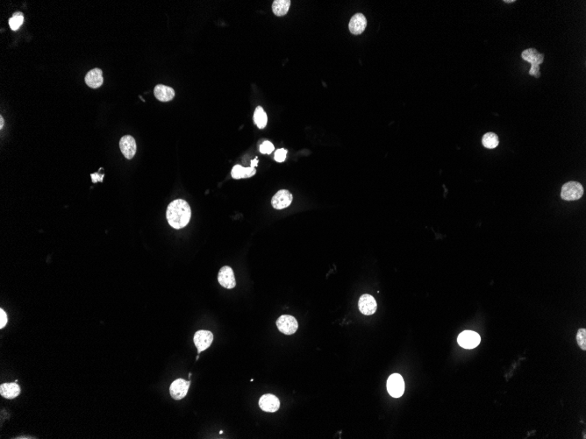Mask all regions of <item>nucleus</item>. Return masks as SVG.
I'll return each instance as SVG.
<instances>
[{
	"label": "nucleus",
	"instance_id": "obj_10",
	"mask_svg": "<svg viewBox=\"0 0 586 439\" xmlns=\"http://www.w3.org/2000/svg\"><path fill=\"white\" fill-rule=\"evenodd\" d=\"M293 199L292 193L287 189H281L278 192L276 193L275 196L272 197L271 204L277 210H282L291 205Z\"/></svg>",
	"mask_w": 586,
	"mask_h": 439
},
{
	"label": "nucleus",
	"instance_id": "obj_28",
	"mask_svg": "<svg viewBox=\"0 0 586 439\" xmlns=\"http://www.w3.org/2000/svg\"><path fill=\"white\" fill-rule=\"evenodd\" d=\"M250 164H251V168H255L256 166H257V165H258V160H257V158H256V159H255L254 160H251V163H250Z\"/></svg>",
	"mask_w": 586,
	"mask_h": 439
},
{
	"label": "nucleus",
	"instance_id": "obj_3",
	"mask_svg": "<svg viewBox=\"0 0 586 439\" xmlns=\"http://www.w3.org/2000/svg\"><path fill=\"white\" fill-rule=\"evenodd\" d=\"M584 195V188L581 183L569 182L563 185L561 191V197L565 201H576Z\"/></svg>",
	"mask_w": 586,
	"mask_h": 439
},
{
	"label": "nucleus",
	"instance_id": "obj_30",
	"mask_svg": "<svg viewBox=\"0 0 586 439\" xmlns=\"http://www.w3.org/2000/svg\"><path fill=\"white\" fill-rule=\"evenodd\" d=\"M513 2H515V1L514 0H513V1H505V3H513Z\"/></svg>",
	"mask_w": 586,
	"mask_h": 439
},
{
	"label": "nucleus",
	"instance_id": "obj_27",
	"mask_svg": "<svg viewBox=\"0 0 586 439\" xmlns=\"http://www.w3.org/2000/svg\"><path fill=\"white\" fill-rule=\"evenodd\" d=\"M92 182H93V183H96V182H102L104 175H101V176H99V175H98V174H92Z\"/></svg>",
	"mask_w": 586,
	"mask_h": 439
},
{
	"label": "nucleus",
	"instance_id": "obj_18",
	"mask_svg": "<svg viewBox=\"0 0 586 439\" xmlns=\"http://www.w3.org/2000/svg\"><path fill=\"white\" fill-rule=\"evenodd\" d=\"M256 173H257V170L255 168H251V167L244 168L241 165H235L232 170L231 174L234 179H242L252 177L253 175L256 174Z\"/></svg>",
	"mask_w": 586,
	"mask_h": 439
},
{
	"label": "nucleus",
	"instance_id": "obj_4",
	"mask_svg": "<svg viewBox=\"0 0 586 439\" xmlns=\"http://www.w3.org/2000/svg\"><path fill=\"white\" fill-rule=\"evenodd\" d=\"M388 393L394 397L399 398L403 395L405 392V381L403 377L399 374L391 375L387 380Z\"/></svg>",
	"mask_w": 586,
	"mask_h": 439
},
{
	"label": "nucleus",
	"instance_id": "obj_8",
	"mask_svg": "<svg viewBox=\"0 0 586 439\" xmlns=\"http://www.w3.org/2000/svg\"><path fill=\"white\" fill-rule=\"evenodd\" d=\"M191 381H186L183 379L174 380L170 385V392L171 397L174 400H182L187 394Z\"/></svg>",
	"mask_w": 586,
	"mask_h": 439
},
{
	"label": "nucleus",
	"instance_id": "obj_5",
	"mask_svg": "<svg viewBox=\"0 0 586 439\" xmlns=\"http://www.w3.org/2000/svg\"><path fill=\"white\" fill-rule=\"evenodd\" d=\"M480 342V336L472 330H464L457 338L458 345L465 349L476 348Z\"/></svg>",
	"mask_w": 586,
	"mask_h": 439
},
{
	"label": "nucleus",
	"instance_id": "obj_11",
	"mask_svg": "<svg viewBox=\"0 0 586 439\" xmlns=\"http://www.w3.org/2000/svg\"><path fill=\"white\" fill-rule=\"evenodd\" d=\"M119 147L123 156L129 160L133 159V156L136 154V142L130 135H126L120 139Z\"/></svg>",
	"mask_w": 586,
	"mask_h": 439
},
{
	"label": "nucleus",
	"instance_id": "obj_29",
	"mask_svg": "<svg viewBox=\"0 0 586 439\" xmlns=\"http://www.w3.org/2000/svg\"><path fill=\"white\" fill-rule=\"evenodd\" d=\"M4 123H5V121H4L3 117H2V116H0V128H3V126H4Z\"/></svg>",
	"mask_w": 586,
	"mask_h": 439
},
{
	"label": "nucleus",
	"instance_id": "obj_9",
	"mask_svg": "<svg viewBox=\"0 0 586 439\" xmlns=\"http://www.w3.org/2000/svg\"><path fill=\"white\" fill-rule=\"evenodd\" d=\"M218 281L222 287L228 289H232L236 286L234 271L228 266H225L220 268L218 275Z\"/></svg>",
	"mask_w": 586,
	"mask_h": 439
},
{
	"label": "nucleus",
	"instance_id": "obj_1",
	"mask_svg": "<svg viewBox=\"0 0 586 439\" xmlns=\"http://www.w3.org/2000/svg\"><path fill=\"white\" fill-rule=\"evenodd\" d=\"M166 217L171 227L174 229L183 228L189 224L191 220V207L185 200L177 199L170 203L168 206Z\"/></svg>",
	"mask_w": 586,
	"mask_h": 439
},
{
	"label": "nucleus",
	"instance_id": "obj_6",
	"mask_svg": "<svg viewBox=\"0 0 586 439\" xmlns=\"http://www.w3.org/2000/svg\"><path fill=\"white\" fill-rule=\"evenodd\" d=\"M277 326L279 329L280 332L286 335H293L297 331L298 328V321L295 317L289 315H284L280 316L277 321Z\"/></svg>",
	"mask_w": 586,
	"mask_h": 439
},
{
	"label": "nucleus",
	"instance_id": "obj_22",
	"mask_svg": "<svg viewBox=\"0 0 586 439\" xmlns=\"http://www.w3.org/2000/svg\"><path fill=\"white\" fill-rule=\"evenodd\" d=\"M24 22L23 14L21 13H15V14L10 18L9 26L12 30L16 31L18 28L22 26Z\"/></svg>",
	"mask_w": 586,
	"mask_h": 439
},
{
	"label": "nucleus",
	"instance_id": "obj_17",
	"mask_svg": "<svg viewBox=\"0 0 586 439\" xmlns=\"http://www.w3.org/2000/svg\"><path fill=\"white\" fill-rule=\"evenodd\" d=\"M0 393L5 399H14L20 393V388L17 382L4 383L0 386Z\"/></svg>",
	"mask_w": 586,
	"mask_h": 439
},
{
	"label": "nucleus",
	"instance_id": "obj_12",
	"mask_svg": "<svg viewBox=\"0 0 586 439\" xmlns=\"http://www.w3.org/2000/svg\"><path fill=\"white\" fill-rule=\"evenodd\" d=\"M358 306H359V310L363 315L371 316L372 314H374L376 311L377 304L375 302V298L371 295H362L359 299Z\"/></svg>",
	"mask_w": 586,
	"mask_h": 439
},
{
	"label": "nucleus",
	"instance_id": "obj_14",
	"mask_svg": "<svg viewBox=\"0 0 586 439\" xmlns=\"http://www.w3.org/2000/svg\"><path fill=\"white\" fill-rule=\"evenodd\" d=\"M366 27L367 18L362 14H355L348 24L349 31L356 35L362 33Z\"/></svg>",
	"mask_w": 586,
	"mask_h": 439
},
{
	"label": "nucleus",
	"instance_id": "obj_2",
	"mask_svg": "<svg viewBox=\"0 0 586 439\" xmlns=\"http://www.w3.org/2000/svg\"><path fill=\"white\" fill-rule=\"evenodd\" d=\"M522 59L528 62L531 64L529 75L536 78H540V65L543 63L544 55L540 54L536 48H528L522 52Z\"/></svg>",
	"mask_w": 586,
	"mask_h": 439
},
{
	"label": "nucleus",
	"instance_id": "obj_23",
	"mask_svg": "<svg viewBox=\"0 0 586 439\" xmlns=\"http://www.w3.org/2000/svg\"><path fill=\"white\" fill-rule=\"evenodd\" d=\"M577 342L578 346L581 348L583 351L586 350V329H579L577 331Z\"/></svg>",
	"mask_w": 586,
	"mask_h": 439
},
{
	"label": "nucleus",
	"instance_id": "obj_13",
	"mask_svg": "<svg viewBox=\"0 0 586 439\" xmlns=\"http://www.w3.org/2000/svg\"><path fill=\"white\" fill-rule=\"evenodd\" d=\"M259 406L263 411L270 413L277 411L280 408L279 399L274 394L267 393L259 400Z\"/></svg>",
	"mask_w": 586,
	"mask_h": 439
},
{
	"label": "nucleus",
	"instance_id": "obj_24",
	"mask_svg": "<svg viewBox=\"0 0 586 439\" xmlns=\"http://www.w3.org/2000/svg\"><path fill=\"white\" fill-rule=\"evenodd\" d=\"M274 146L270 141H264L261 146H260V152L261 154L264 155H270L272 152L274 151Z\"/></svg>",
	"mask_w": 586,
	"mask_h": 439
},
{
	"label": "nucleus",
	"instance_id": "obj_26",
	"mask_svg": "<svg viewBox=\"0 0 586 439\" xmlns=\"http://www.w3.org/2000/svg\"><path fill=\"white\" fill-rule=\"evenodd\" d=\"M7 324V315L4 310H0V329H3Z\"/></svg>",
	"mask_w": 586,
	"mask_h": 439
},
{
	"label": "nucleus",
	"instance_id": "obj_20",
	"mask_svg": "<svg viewBox=\"0 0 586 439\" xmlns=\"http://www.w3.org/2000/svg\"><path fill=\"white\" fill-rule=\"evenodd\" d=\"M254 122L259 129L265 128V126L267 125V122H268L267 114L261 106H258L255 110Z\"/></svg>",
	"mask_w": 586,
	"mask_h": 439
},
{
	"label": "nucleus",
	"instance_id": "obj_19",
	"mask_svg": "<svg viewBox=\"0 0 586 439\" xmlns=\"http://www.w3.org/2000/svg\"><path fill=\"white\" fill-rule=\"evenodd\" d=\"M291 6L290 0H275L272 4V11L277 16L282 17L286 15Z\"/></svg>",
	"mask_w": 586,
	"mask_h": 439
},
{
	"label": "nucleus",
	"instance_id": "obj_16",
	"mask_svg": "<svg viewBox=\"0 0 586 439\" xmlns=\"http://www.w3.org/2000/svg\"><path fill=\"white\" fill-rule=\"evenodd\" d=\"M154 95L161 102H169L174 98L175 91L169 86L158 84L154 89Z\"/></svg>",
	"mask_w": 586,
	"mask_h": 439
},
{
	"label": "nucleus",
	"instance_id": "obj_25",
	"mask_svg": "<svg viewBox=\"0 0 586 439\" xmlns=\"http://www.w3.org/2000/svg\"><path fill=\"white\" fill-rule=\"evenodd\" d=\"M286 156H287V150L281 148L276 151L274 158H275L276 161H277V162H284L286 159Z\"/></svg>",
	"mask_w": 586,
	"mask_h": 439
},
{
	"label": "nucleus",
	"instance_id": "obj_21",
	"mask_svg": "<svg viewBox=\"0 0 586 439\" xmlns=\"http://www.w3.org/2000/svg\"><path fill=\"white\" fill-rule=\"evenodd\" d=\"M483 146L488 149H493L499 146V138L494 133H487L482 139Z\"/></svg>",
	"mask_w": 586,
	"mask_h": 439
},
{
	"label": "nucleus",
	"instance_id": "obj_15",
	"mask_svg": "<svg viewBox=\"0 0 586 439\" xmlns=\"http://www.w3.org/2000/svg\"><path fill=\"white\" fill-rule=\"evenodd\" d=\"M85 82L89 87L98 89L104 83L103 72L100 69H93L90 70L85 76Z\"/></svg>",
	"mask_w": 586,
	"mask_h": 439
},
{
	"label": "nucleus",
	"instance_id": "obj_7",
	"mask_svg": "<svg viewBox=\"0 0 586 439\" xmlns=\"http://www.w3.org/2000/svg\"><path fill=\"white\" fill-rule=\"evenodd\" d=\"M193 341L197 347V353L199 354L207 348L210 347L213 341V334L209 330H198L194 335Z\"/></svg>",
	"mask_w": 586,
	"mask_h": 439
}]
</instances>
